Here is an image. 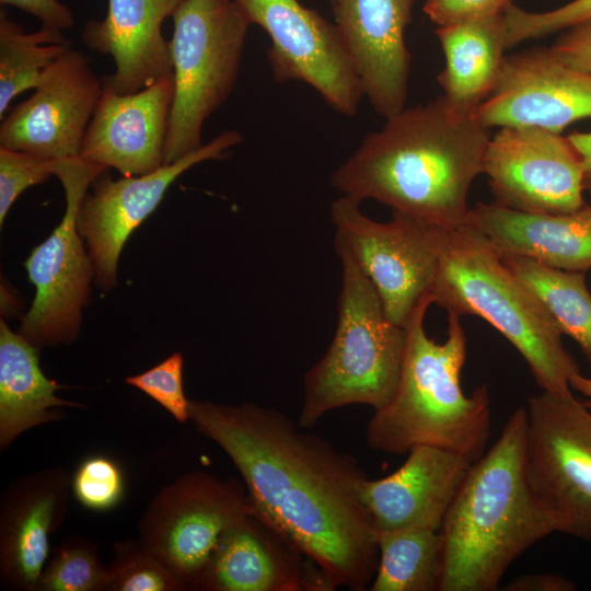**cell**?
Returning <instances> with one entry per match:
<instances>
[{
  "instance_id": "1",
  "label": "cell",
  "mask_w": 591,
  "mask_h": 591,
  "mask_svg": "<svg viewBox=\"0 0 591 591\" xmlns=\"http://www.w3.org/2000/svg\"><path fill=\"white\" fill-rule=\"evenodd\" d=\"M188 413L240 472L254 513L312 559L334 590L371 584L376 532L359 498L366 474L354 455L255 403L189 399Z\"/></svg>"
},
{
  "instance_id": "2",
  "label": "cell",
  "mask_w": 591,
  "mask_h": 591,
  "mask_svg": "<svg viewBox=\"0 0 591 591\" xmlns=\"http://www.w3.org/2000/svg\"><path fill=\"white\" fill-rule=\"evenodd\" d=\"M490 136L441 95L386 118L333 172L331 185L360 204L376 200L427 225L455 228L466 221Z\"/></svg>"
},
{
  "instance_id": "3",
  "label": "cell",
  "mask_w": 591,
  "mask_h": 591,
  "mask_svg": "<svg viewBox=\"0 0 591 591\" xmlns=\"http://www.w3.org/2000/svg\"><path fill=\"white\" fill-rule=\"evenodd\" d=\"M526 408L468 468L441 528L439 591H494L510 565L555 532L525 472Z\"/></svg>"
},
{
  "instance_id": "4",
  "label": "cell",
  "mask_w": 591,
  "mask_h": 591,
  "mask_svg": "<svg viewBox=\"0 0 591 591\" xmlns=\"http://www.w3.org/2000/svg\"><path fill=\"white\" fill-rule=\"evenodd\" d=\"M426 297L407 325L406 347L396 387L366 427L367 444L376 451L403 454L416 445L459 453L473 463L485 451L490 430V396L486 384L465 395L460 374L466 359L461 316L448 314L443 343L428 337L424 327Z\"/></svg>"
},
{
  "instance_id": "5",
  "label": "cell",
  "mask_w": 591,
  "mask_h": 591,
  "mask_svg": "<svg viewBox=\"0 0 591 591\" xmlns=\"http://www.w3.org/2000/svg\"><path fill=\"white\" fill-rule=\"evenodd\" d=\"M433 229L439 257L433 303L448 314L482 317L520 352L542 391L570 394L579 367L540 300L479 231L466 222Z\"/></svg>"
},
{
  "instance_id": "6",
  "label": "cell",
  "mask_w": 591,
  "mask_h": 591,
  "mask_svg": "<svg viewBox=\"0 0 591 591\" xmlns=\"http://www.w3.org/2000/svg\"><path fill=\"white\" fill-rule=\"evenodd\" d=\"M335 251L343 266L337 324L327 350L304 374L297 420L304 429L343 406L382 407L396 387L405 354L406 328L387 317L374 286L352 257L345 250Z\"/></svg>"
},
{
  "instance_id": "7",
  "label": "cell",
  "mask_w": 591,
  "mask_h": 591,
  "mask_svg": "<svg viewBox=\"0 0 591 591\" xmlns=\"http://www.w3.org/2000/svg\"><path fill=\"white\" fill-rule=\"evenodd\" d=\"M172 19L174 95L164 164L204 146L202 126L233 91L251 25L235 0H186Z\"/></svg>"
},
{
  "instance_id": "8",
  "label": "cell",
  "mask_w": 591,
  "mask_h": 591,
  "mask_svg": "<svg viewBox=\"0 0 591 591\" xmlns=\"http://www.w3.org/2000/svg\"><path fill=\"white\" fill-rule=\"evenodd\" d=\"M106 170L80 157L55 160L54 176L63 187L66 210L24 263L36 292L18 329L37 348L70 344L79 334L95 270L77 227V213L92 182Z\"/></svg>"
},
{
  "instance_id": "9",
  "label": "cell",
  "mask_w": 591,
  "mask_h": 591,
  "mask_svg": "<svg viewBox=\"0 0 591 591\" xmlns=\"http://www.w3.org/2000/svg\"><path fill=\"white\" fill-rule=\"evenodd\" d=\"M525 472L555 532L591 541V409L572 393L530 397Z\"/></svg>"
},
{
  "instance_id": "10",
  "label": "cell",
  "mask_w": 591,
  "mask_h": 591,
  "mask_svg": "<svg viewBox=\"0 0 591 591\" xmlns=\"http://www.w3.org/2000/svg\"><path fill=\"white\" fill-rule=\"evenodd\" d=\"M250 512L244 483L205 471L186 473L149 502L139 522L140 541L183 590H200L219 538Z\"/></svg>"
},
{
  "instance_id": "11",
  "label": "cell",
  "mask_w": 591,
  "mask_h": 591,
  "mask_svg": "<svg viewBox=\"0 0 591 591\" xmlns=\"http://www.w3.org/2000/svg\"><path fill=\"white\" fill-rule=\"evenodd\" d=\"M389 222L366 216L340 196L331 206L334 247L345 250L374 286L387 317L405 327L434 285L439 257L433 227L397 211Z\"/></svg>"
},
{
  "instance_id": "12",
  "label": "cell",
  "mask_w": 591,
  "mask_h": 591,
  "mask_svg": "<svg viewBox=\"0 0 591 591\" xmlns=\"http://www.w3.org/2000/svg\"><path fill=\"white\" fill-rule=\"evenodd\" d=\"M269 36L276 81L312 86L335 112L357 114L363 90L337 26L298 0H235Z\"/></svg>"
},
{
  "instance_id": "13",
  "label": "cell",
  "mask_w": 591,
  "mask_h": 591,
  "mask_svg": "<svg viewBox=\"0 0 591 591\" xmlns=\"http://www.w3.org/2000/svg\"><path fill=\"white\" fill-rule=\"evenodd\" d=\"M483 174L495 202L529 213H569L586 205L581 158L561 132L506 126L490 136Z\"/></svg>"
},
{
  "instance_id": "14",
  "label": "cell",
  "mask_w": 591,
  "mask_h": 591,
  "mask_svg": "<svg viewBox=\"0 0 591 591\" xmlns=\"http://www.w3.org/2000/svg\"><path fill=\"white\" fill-rule=\"evenodd\" d=\"M236 130H225L181 160L146 175L113 179L106 171L90 185L77 213V227L103 290L117 282L118 260L131 233L155 210L167 188L184 172L208 160H222L242 141Z\"/></svg>"
},
{
  "instance_id": "15",
  "label": "cell",
  "mask_w": 591,
  "mask_h": 591,
  "mask_svg": "<svg viewBox=\"0 0 591 591\" xmlns=\"http://www.w3.org/2000/svg\"><path fill=\"white\" fill-rule=\"evenodd\" d=\"M102 91L86 57L68 48L33 94L1 118L0 147L47 159L79 157Z\"/></svg>"
},
{
  "instance_id": "16",
  "label": "cell",
  "mask_w": 591,
  "mask_h": 591,
  "mask_svg": "<svg viewBox=\"0 0 591 591\" xmlns=\"http://www.w3.org/2000/svg\"><path fill=\"white\" fill-rule=\"evenodd\" d=\"M473 117L484 127L534 126L556 132L591 118V72L558 58L551 47L505 57L490 95Z\"/></svg>"
},
{
  "instance_id": "17",
  "label": "cell",
  "mask_w": 591,
  "mask_h": 591,
  "mask_svg": "<svg viewBox=\"0 0 591 591\" xmlns=\"http://www.w3.org/2000/svg\"><path fill=\"white\" fill-rule=\"evenodd\" d=\"M417 0H335V25L363 95L385 119L405 108L410 54L405 30Z\"/></svg>"
},
{
  "instance_id": "18",
  "label": "cell",
  "mask_w": 591,
  "mask_h": 591,
  "mask_svg": "<svg viewBox=\"0 0 591 591\" xmlns=\"http://www.w3.org/2000/svg\"><path fill=\"white\" fill-rule=\"evenodd\" d=\"M174 95L173 74L134 93L103 91L86 128L79 157L113 167L123 176L146 175L164 165Z\"/></svg>"
},
{
  "instance_id": "19",
  "label": "cell",
  "mask_w": 591,
  "mask_h": 591,
  "mask_svg": "<svg viewBox=\"0 0 591 591\" xmlns=\"http://www.w3.org/2000/svg\"><path fill=\"white\" fill-rule=\"evenodd\" d=\"M200 590L332 591L320 567L278 531L250 512L221 537Z\"/></svg>"
},
{
  "instance_id": "20",
  "label": "cell",
  "mask_w": 591,
  "mask_h": 591,
  "mask_svg": "<svg viewBox=\"0 0 591 591\" xmlns=\"http://www.w3.org/2000/svg\"><path fill=\"white\" fill-rule=\"evenodd\" d=\"M403 465L380 479L363 477L359 498L376 533L408 528L440 530L468 468L467 457L432 445H416Z\"/></svg>"
},
{
  "instance_id": "21",
  "label": "cell",
  "mask_w": 591,
  "mask_h": 591,
  "mask_svg": "<svg viewBox=\"0 0 591 591\" xmlns=\"http://www.w3.org/2000/svg\"><path fill=\"white\" fill-rule=\"evenodd\" d=\"M71 478L60 467L12 482L0 506V575L12 590L37 591L49 538L67 512Z\"/></svg>"
},
{
  "instance_id": "22",
  "label": "cell",
  "mask_w": 591,
  "mask_h": 591,
  "mask_svg": "<svg viewBox=\"0 0 591 591\" xmlns=\"http://www.w3.org/2000/svg\"><path fill=\"white\" fill-rule=\"evenodd\" d=\"M186 0H108L102 20L89 21L81 33L92 51L109 55L113 74L103 78L118 93L138 92L173 74L163 22Z\"/></svg>"
},
{
  "instance_id": "23",
  "label": "cell",
  "mask_w": 591,
  "mask_h": 591,
  "mask_svg": "<svg viewBox=\"0 0 591 591\" xmlns=\"http://www.w3.org/2000/svg\"><path fill=\"white\" fill-rule=\"evenodd\" d=\"M465 222L485 235L500 256H525L568 271L591 268L590 205L549 215L478 201L468 209Z\"/></svg>"
},
{
  "instance_id": "24",
  "label": "cell",
  "mask_w": 591,
  "mask_h": 591,
  "mask_svg": "<svg viewBox=\"0 0 591 591\" xmlns=\"http://www.w3.org/2000/svg\"><path fill=\"white\" fill-rule=\"evenodd\" d=\"M436 35L444 56L438 74L442 96L455 112L473 116L501 71L507 50L505 16L438 26Z\"/></svg>"
},
{
  "instance_id": "25",
  "label": "cell",
  "mask_w": 591,
  "mask_h": 591,
  "mask_svg": "<svg viewBox=\"0 0 591 591\" xmlns=\"http://www.w3.org/2000/svg\"><path fill=\"white\" fill-rule=\"evenodd\" d=\"M38 350L19 332L0 323V449L5 450L20 434L36 426L63 418L56 408L83 407L58 397L62 389L48 379L39 366Z\"/></svg>"
},
{
  "instance_id": "26",
  "label": "cell",
  "mask_w": 591,
  "mask_h": 591,
  "mask_svg": "<svg viewBox=\"0 0 591 591\" xmlns=\"http://www.w3.org/2000/svg\"><path fill=\"white\" fill-rule=\"evenodd\" d=\"M500 257L544 305L559 332L578 344L591 367V293L586 273L558 269L525 256Z\"/></svg>"
},
{
  "instance_id": "27",
  "label": "cell",
  "mask_w": 591,
  "mask_h": 591,
  "mask_svg": "<svg viewBox=\"0 0 591 591\" xmlns=\"http://www.w3.org/2000/svg\"><path fill=\"white\" fill-rule=\"evenodd\" d=\"M379 560L371 591H439V530L408 528L376 533Z\"/></svg>"
},
{
  "instance_id": "28",
  "label": "cell",
  "mask_w": 591,
  "mask_h": 591,
  "mask_svg": "<svg viewBox=\"0 0 591 591\" xmlns=\"http://www.w3.org/2000/svg\"><path fill=\"white\" fill-rule=\"evenodd\" d=\"M71 47L61 31L40 27L26 33L0 13V117L19 94L34 90L50 66Z\"/></svg>"
},
{
  "instance_id": "29",
  "label": "cell",
  "mask_w": 591,
  "mask_h": 591,
  "mask_svg": "<svg viewBox=\"0 0 591 591\" xmlns=\"http://www.w3.org/2000/svg\"><path fill=\"white\" fill-rule=\"evenodd\" d=\"M108 567L99 558L96 546L79 535L62 541L47 560L37 591H106Z\"/></svg>"
},
{
  "instance_id": "30",
  "label": "cell",
  "mask_w": 591,
  "mask_h": 591,
  "mask_svg": "<svg viewBox=\"0 0 591 591\" xmlns=\"http://www.w3.org/2000/svg\"><path fill=\"white\" fill-rule=\"evenodd\" d=\"M106 591L183 590L173 573L139 541L114 545Z\"/></svg>"
},
{
  "instance_id": "31",
  "label": "cell",
  "mask_w": 591,
  "mask_h": 591,
  "mask_svg": "<svg viewBox=\"0 0 591 591\" xmlns=\"http://www.w3.org/2000/svg\"><path fill=\"white\" fill-rule=\"evenodd\" d=\"M71 490L84 508L109 511L124 498V473L114 459L103 454L90 455L77 466Z\"/></svg>"
},
{
  "instance_id": "32",
  "label": "cell",
  "mask_w": 591,
  "mask_h": 591,
  "mask_svg": "<svg viewBox=\"0 0 591 591\" xmlns=\"http://www.w3.org/2000/svg\"><path fill=\"white\" fill-rule=\"evenodd\" d=\"M506 46L512 48L565 31L591 18V0H572L545 12H530L511 2L506 9Z\"/></svg>"
},
{
  "instance_id": "33",
  "label": "cell",
  "mask_w": 591,
  "mask_h": 591,
  "mask_svg": "<svg viewBox=\"0 0 591 591\" xmlns=\"http://www.w3.org/2000/svg\"><path fill=\"white\" fill-rule=\"evenodd\" d=\"M183 355L176 351L149 370L125 379L128 385L142 391L181 424L189 420V399L183 389Z\"/></svg>"
},
{
  "instance_id": "34",
  "label": "cell",
  "mask_w": 591,
  "mask_h": 591,
  "mask_svg": "<svg viewBox=\"0 0 591 591\" xmlns=\"http://www.w3.org/2000/svg\"><path fill=\"white\" fill-rule=\"evenodd\" d=\"M56 159L0 147V224L19 196L54 175Z\"/></svg>"
},
{
  "instance_id": "35",
  "label": "cell",
  "mask_w": 591,
  "mask_h": 591,
  "mask_svg": "<svg viewBox=\"0 0 591 591\" xmlns=\"http://www.w3.org/2000/svg\"><path fill=\"white\" fill-rule=\"evenodd\" d=\"M512 0H426L424 12L438 26L498 16Z\"/></svg>"
},
{
  "instance_id": "36",
  "label": "cell",
  "mask_w": 591,
  "mask_h": 591,
  "mask_svg": "<svg viewBox=\"0 0 591 591\" xmlns=\"http://www.w3.org/2000/svg\"><path fill=\"white\" fill-rule=\"evenodd\" d=\"M551 49L566 63L591 72V18L565 30Z\"/></svg>"
},
{
  "instance_id": "37",
  "label": "cell",
  "mask_w": 591,
  "mask_h": 591,
  "mask_svg": "<svg viewBox=\"0 0 591 591\" xmlns=\"http://www.w3.org/2000/svg\"><path fill=\"white\" fill-rule=\"evenodd\" d=\"M0 3L35 16L46 28L62 32L74 23L71 10L59 0H0Z\"/></svg>"
},
{
  "instance_id": "38",
  "label": "cell",
  "mask_w": 591,
  "mask_h": 591,
  "mask_svg": "<svg viewBox=\"0 0 591 591\" xmlns=\"http://www.w3.org/2000/svg\"><path fill=\"white\" fill-rule=\"evenodd\" d=\"M509 591H571L575 584L564 577L553 573L525 575L515 578L505 588Z\"/></svg>"
},
{
  "instance_id": "39",
  "label": "cell",
  "mask_w": 591,
  "mask_h": 591,
  "mask_svg": "<svg viewBox=\"0 0 591 591\" xmlns=\"http://www.w3.org/2000/svg\"><path fill=\"white\" fill-rule=\"evenodd\" d=\"M568 138L581 158L584 192L591 196V131H573Z\"/></svg>"
},
{
  "instance_id": "40",
  "label": "cell",
  "mask_w": 591,
  "mask_h": 591,
  "mask_svg": "<svg viewBox=\"0 0 591 591\" xmlns=\"http://www.w3.org/2000/svg\"><path fill=\"white\" fill-rule=\"evenodd\" d=\"M570 387L587 397L583 404L591 409V378L577 372L570 378Z\"/></svg>"
},
{
  "instance_id": "41",
  "label": "cell",
  "mask_w": 591,
  "mask_h": 591,
  "mask_svg": "<svg viewBox=\"0 0 591 591\" xmlns=\"http://www.w3.org/2000/svg\"><path fill=\"white\" fill-rule=\"evenodd\" d=\"M335 2V0H329L331 5Z\"/></svg>"
}]
</instances>
